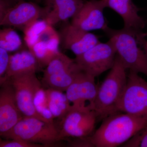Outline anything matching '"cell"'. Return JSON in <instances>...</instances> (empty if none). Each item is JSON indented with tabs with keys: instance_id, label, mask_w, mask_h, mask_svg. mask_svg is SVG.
Wrapping results in <instances>:
<instances>
[{
	"instance_id": "1",
	"label": "cell",
	"mask_w": 147,
	"mask_h": 147,
	"mask_svg": "<svg viewBox=\"0 0 147 147\" xmlns=\"http://www.w3.org/2000/svg\"><path fill=\"white\" fill-rule=\"evenodd\" d=\"M147 127V117L117 112L103 119L89 139L93 147H117Z\"/></svg>"
},
{
	"instance_id": "2",
	"label": "cell",
	"mask_w": 147,
	"mask_h": 147,
	"mask_svg": "<svg viewBox=\"0 0 147 147\" xmlns=\"http://www.w3.org/2000/svg\"><path fill=\"white\" fill-rule=\"evenodd\" d=\"M126 69L116 55L114 65L98 87L94 106L98 121L118 112L117 106L127 81Z\"/></svg>"
},
{
	"instance_id": "3",
	"label": "cell",
	"mask_w": 147,
	"mask_h": 147,
	"mask_svg": "<svg viewBox=\"0 0 147 147\" xmlns=\"http://www.w3.org/2000/svg\"><path fill=\"white\" fill-rule=\"evenodd\" d=\"M104 32L126 69L147 76V55L139 46L137 34L124 28L115 30L109 27Z\"/></svg>"
},
{
	"instance_id": "4",
	"label": "cell",
	"mask_w": 147,
	"mask_h": 147,
	"mask_svg": "<svg viewBox=\"0 0 147 147\" xmlns=\"http://www.w3.org/2000/svg\"><path fill=\"white\" fill-rule=\"evenodd\" d=\"M29 50L36 58L40 67H46L59 52V34L44 20H38L24 32Z\"/></svg>"
},
{
	"instance_id": "5",
	"label": "cell",
	"mask_w": 147,
	"mask_h": 147,
	"mask_svg": "<svg viewBox=\"0 0 147 147\" xmlns=\"http://www.w3.org/2000/svg\"><path fill=\"white\" fill-rule=\"evenodd\" d=\"M4 137L19 139L44 146H51L62 139L54 123L28 117H24Z\"/></svg>"
},
{
	"instance_id": "6",
	"label": "cell",
	"mask_w": 147,
	"mask_h": 147,
	"mask_svg": "<svg viewBox=\"0 0 147 147\" xmlns=\"http://www.w3.org/2000/svg\"><path fill=\"white\" fill-rule=\"evenodd\" d=\"M117 110L118 112L147 117V82L139 74L129 70Z\"/></svg>"
},
{
	"instance_id": "7",
	"label": "cell",
	"mask_w": 147,
	"mask_h": 147,
	"mask_svg": "<svg viewBox=\"0 0 147 147\" xmlns=\"http://www.w3.org/2000/svg\"><path fill=\"white\" fill-rule=\"evenodd\" d=\"M61 119L60 129L59 130L62 139L65 137L84 139L90 137L94 132L98 121L93 108L71 105Z\"/></svg>"
},
{
	"instance_id": "8",
	"label": "cell",
	"mask_w": 147,
	"mask_h": 147,
	"mask_svg": "<svg viewBox=\"0 0 147 147\" xmlns=\"http://www.w3.org/2000/svg\"><path fill=\"white\" fill-rule=\"evenodd\" d=\"M6 81L13 87L18 108L24 117H34L46 122L51 123L40 115L35 107V96L41 88V84L37 78L36 73L12 76Z\"/></svg>"
},
{
	"instance_id": "9",
	"label": "cell",
	"mask_w": 147,
	"mask_h": 147,
	"mask_svg": "<svg viewBox=\"0 0 147 147\" xmlns=\"http://www.w3.org/2000/svg\"><path fill=\"white\" fill-rule=\"evenodd\" d=\"M116 55L115 49L109 40L98 42L82 55L76 56L74 60L82 70L96 77L112 68Z\"/></svg>"
},
{
	"instance_id": "10",
	"label": "cell",
	"mask_w": 147,
	"mask_h": 147,
	"mask_svg": "<svg viewBox=\"0 0 147 147\" xmlns=\"http://www.w3.org/2000/svg\"><path fill=\"white\" fill-rule=\"evenodd\" d=\"M47 11V7L43 9L33 2L21 1L0 12V25L24 30Z\"/></svg>"
},
{
	"instance_id": "11",
	"label": "cell",
	"mask_w": 147,
	"mask_h": 147,
	"mask_svg": "<svg viewBox=\"0 0 147 147\" xmlns=\"http://www.w3.org/2000/svg\"><path fill=\"white\" fill-rule=\"evenodd\" d=\"M106 7L105 0L86 1L72 18L71 24L86 31L95 30L105 31L109 28L104 15Z\"/></svg>"
},
{
	"instance_id": "12",
	"label": "cell",
	"mask_w": 147,
	"mask_h": 147,
	"mask_svg": "<svg viewBox=\"0 0 147 147\" xmlns=\"http://www.w3.org/2000/svg\"><path fill=\"white\" fill-rule=\"evenodd\" d=\"M95 77L81 70L75 81L66 90L65 94L71 105L91 107L94 109L98 86Z\"/></svg>"
},
{
	"instance_id": "13",
	"label": "cell",
	"mask_w": 147,
	"mask_h": 147,
	"mask_svg": "<svg viewBox=\"0 0 147 147\" xmlns=\"http://www.w3.org/2000/svg\"><path fill=\"white\" fill-rule=\"evenodd\" d=\"M1 85L0 90V135L4 137L24 116L18 108L13 87L7 81Z\"/></svg>"
},
{
	"instance_id": "14",
	"label": "cell",
	"mask_w": 147,
	"mask_h": 147,
	"mask_svg": "<svg viewBox=\"0 0 147 147\" xmlns=\"http://www.w3.org/2000/svg\"><path fill=\"white\" fill-rule=\"evenodd\" d=\"M63 47L76 56L82 55L100 42L97 36L78 28L71 24H65L59 33Z\"/></svg>"
},
{
	"instance_id": "15",
	"label": "cell",
	"mask_w": 147,
	"mask_h": 147,
	"mask_svg": "<svg viewBox=\"0 0 147 147\" xmlns=\"http://www.w3.org/2000/svg\"><path fill=\"white\" fill-rule=\"evenodd\" d=\"M106 7L113 9L122 18L124 28L137 34L142 33L145 21L139 15L140 9L132 0H105Z\"/></svg>"
},
{
	"instance_id": "16",
	"label": "cell",
	"mask_w": 147,
	"mask_h": 147,
	"mask_svg": "<svg viewBox=\"0 0 147 147\" xmlns=\"http://www.w3.org/2000/svg\"><path fill=\"white\" fill-rule=\"evenodd\" d=\"M48 9L44 20L51 26L72 18L82 8L83 0H47Z\"/></svg>"
},
{
	"instance_id": "17",
	"label": "cell",
	"mask_w": 147,
	"mask_h": 147,
	"mask_svg": "<svg viewBox=\"0 0 147 147\" xmlns=\"http://www.w3.org/2000/svg\"><path fill=\"white\" fill-rule=\"evenodd\" d=\"M40 67L37 60L30 50H23L10 55L9 63L5 76L1 85L12 76L29 73H36Z\"/></svg>"
},
{
	"instance_id": "18",
	"label": "cell",
	"mask_w": 147,
	"mask_h": 147,
	"mask_svg": "<svg viewBox=\"0 0 147 147\" xmlns=\"http://www.w3.org/2000/svg\"><path fill=\"white\" fill-rule=\"evenodd\" d=\"M81 70L75 61L69 68L59 73L43 77L42 81L50 88L65 91L75 81Z\"/></svg>"
},
{
	"instance_id": "19",
	"label": "cell",
	"mask_w": 147,
	"mask_h": 147,
	"mask_svg": "<svg viewBox=\"0 0 147 147\" xmlns=\"http://www.w3.org/2000/svg\"><path fill=\"white\" fill-rule=\"evenodd\" d=\"M49 108L54 118L62 119L70 109L71 104L63 92L49 88L45 90Z\"/></svg>"
},
{
	"instance_id": "20",
	"label": "cell",
	"mask_w": 147,
	"mask_h": 147,
	"mask_svg": "<svg viewBox=\"0 0 147 147\" xmlns=\"http://www.w3.org/2000/svg\"><path fill=\"white\" fill-rule=\"evenodd\" d=\"M74 62V59H71L59 52L46 66L43 72V77L64 71L71 67Z\"/></svg>"
},
{
	"instance_id": "21",
	"label": "cell",
	"mask_w": 147,
	"mask_h": 147,
	"mask_svg": "<svg viewBox=\"0 0 147 147\" xmlns=\"http://www.w3.org/2000/svg\"><path fill=\"white\" fill-rule=\"evenodd\" d=\"M22 45L19 35L11 28H7L0 31V47L8 52L18 50Z\"/></svg>"
},
{
	"instance_id": "22",
	"label": "cell",
	"mask_w": 147,
	"mask_h": 147,
	"mask_svg": "<svg viewBox=\"0 0 147 147\" xmlns=\"http://www.w3.org/2000/svg\"><path fill=\"white\" fill-rule=\"evenodd\" d=\"M34 104L37 112L40 115L48 121L54 123V117L49 108L46 91L42 88L38 91L35 95Z\"/></svg>"
},
{
	"instance_id": "23",
	"label": "cell",
	"mask_w": 147,
	"mask_h": 147,
	"mask_svg": "<svg viewBox=\"0 0 147 147\" xmlns=\"http://www.w3.org/2000/svg\"><path fill=\"white\" fill-rule=\"evenodd\" d=\"M123 145L127 147H147V127Z\"/></svg>"
},
{
	"instance_id": "24",
	"label": "cell",
	"mask_w": 147,
	"mask_h": 147,
	"mask_svg": "<svg viewBox=\"0 0 147 147\" xmlns=\"http://www.w3.org/2000/svg\"><path fill=\"white\" fill-rule=\"evenodd\" d=\"M42 145L26 142L19 139H11V140H0L1 147H38Z\"/></svg>"
},
{
	"instance_id": "25",
	"label": "cell",
	"mask_w": 147,
	"mask_h": 147,
	"mask_svg": "<svg viewBox=\"0 0 147 147\" xmlns=\"http://www.w3.org/2000/svg\"><path fill=\"white\" fill-rule=\"evenodd\" d=\"M8 52L0 47V80L5 77L8 68L10 58Z\"/></svg>"
},
{
	"instance_id": "26",
	"label": "cell",
	"mask_w": 147,
	"mask_h": 147,
	"mask_svg": "<svg viewBox=\"0 0 147 147\" xmlns=\"http://www.w3.org/2000/svg\"><path fill=\"white\" fill-rule=\"evenodd\" d=\"M22 1L26 0H0V9H5Z\"/></svg>"
},
{
	"instance_id": "27",
	"label": "cell",
	"mask_w": 147,
	"mask_h": 147,
	"mask_svg": "<svg viewBox=\"0 0 147 147\" xmlns=\"http://www.w3.org/2000/svg\"><path fill=\"white\" fill-rule=\"evenodd\" d=\"M144 34L142 33L137 36L139 44L144 48V50L147 55V40L145 39Z\"/></svg>"
},
{
	"instance_id": "28",
	"label": "cell",
	"mask_w": 147,
	"mask_h": 147,
	"mask_svg": "<svg viewBox=\"0 0 147 147\" xmlns=\"http://www.w3.org/2000/svg\"><path fill=\"white\" fill-rule=\"evenodd\" d=\"M144 35L145 36H147V33H146L144 34Z\"/></svg>"
}]
</instances>
